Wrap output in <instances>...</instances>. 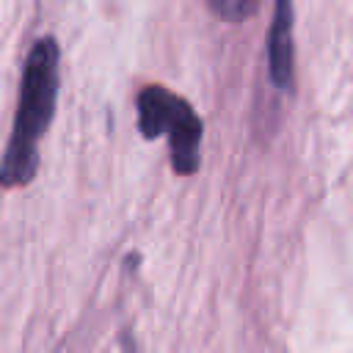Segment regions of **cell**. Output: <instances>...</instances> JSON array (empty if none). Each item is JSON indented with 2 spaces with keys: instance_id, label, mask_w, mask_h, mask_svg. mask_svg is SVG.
Returning <instances> with one entry per match:
<instances>
[{
  "instance_id": "1",
  "label": "cell",
  "mask_w": 353,
  "mask_h": 353,
  "mask_svg": "<svg viewBox=\"0 0 353 353\" xmlns=\"http://www.w3.org/2000/svg\"><path fill=\"white\" fill-rule=\"evenodd\" d=\"M58 97V44L55 39H39L25 61L22 88L11 138L0 165V185H28L39 168V141L52 119Z\"/></svg>"
},
{
  "instance_id": "2",
  "label": "cell",
  "mask_w": 353,
  "mask_h": 353,
  "mask_svg": "<svg viewBox=\"0 0 353 353\" xmlns=\"http://www.w3.org/2000/svg\"><path fill=\"white\" fill-rule=\"evenodd\" d=\"M138 127L143 138L168 135L174 171L193 174L199 168L201 119L182 97L165 91L163 85H146L138 94Z\"/></svg>"
},
{
  "instance_id": "3",
  "label": "cell",
  "mask_w": 353,
  "mask_h": 353,
  "mask_svg": "<svg viewBox=\"0 0 353 353\" xmlns=\"http://www.w3.org/2000/svg\"><path fill=\"white\" fill-rule=\"evenodd\" d=\"M268 72L279 91H292L295 74V47H292V6L279 0L273 8V22L268 30Z\"/></svg>"
},
{
  "instance_id": "4",
  "label": "cell",
  "mask_w": 353,
  "mask_h": 353,
  "mask_svg": "<svg viewBox=\"0 0 353 353\" xmlns=\"http://www.w3.org/2000/svg\"><path fill=\"white\" fill-rule=\"evenodd\" d=\"M207 6H210L218 17H223V19H229V22H240V19H245L248 14L256 11V3H251V0H210Z\"/></svg>"
}]
</instances>
